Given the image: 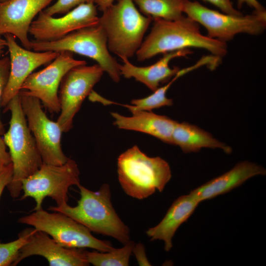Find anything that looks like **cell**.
<instances>
[{
	"label": "cell",
	"mask_w": 266,
	"mask_h": 266,
	"mask_svg": "<svg viewBox=\"0 0 266 266\" xmlns=\"http://www.w3.org/2000/svg\"><path fill=\"white\" fill-rule=\"evenodd\" d=\"M153 21L150 33L135 53L139 62L161 53L191 47L205 49L220 58L227 53L226 43L202 34L200 24L188 16L175 20L155 18Z\"/></svg>",
	"instance_id": "1"
},
{
	"label": "cell",
	"mask_w": 266,
	"mask_h": 266,
	"mask_svg": "<svg viewBox=\"0 0 266 266\" xmlns=\"http://www.w3.org/2000/svg\"><path fill=\"white\" fill-rule=\"evenodd\" d=\"M78 187L80 198L76 206L72 207L66 203L50 206L48 210L63 213L91 232L112 237L123 244L129 241V228L113 207L109 185L104 184L97 191L90 190L81 184Z\"/></svg>",
	"instance_id": "2"
},
{
	"label": "cell",
	"mask_w": 266,
	"mask_h": 266,
	"mask_svg": "<svg viewBox=\"0 0 266 266\" xmlns=\"http://www.w3.org/2000/svg\"><path fill=\"white\" fill-rule=\"evenodd\" d=\"M10 111L11 118L8 131L3 139L9 148L13 165L11 181L7 186L11 197L18 198L23 181L37 171L43 164L34 138L30 130L21 106L19 93L11 99L4 112Z\"/></svg>",
	"instance_id": "3"
},
{
	"label": "cell",
	"mask_w": 266,
	"mask_h": 266,
	"mask_svg": "<svg viewBox=\"0 0 266 266\" xmlns=\"http://www.w3.org/2000/svg\"><path fill=\"white\" fill-rule=\"evenodd\" d=\"M117 172L125 193L138 200L150 196L156 190L162 192L171 177L166 161L160 157L148 156L136 145L118 157Z\"/></svg>",
	"instance_id": "4"
},
{
	"label": "cell",
	"mask_w": 266,
	"mask_h": 266,
	"mask_svg": "<svg viewBox=\"0 0 266 266\" xmlns=\"http://www.w3.org/2000/svg\"><path fill=\"white\" fill-rule=\"evenodd\" d=\"M117 1L102 11L99 24L106 33L109 51L129 59L141 46L153 18L141 14L133 0Z\"/></svg>",
	"instance_id": "5"
},
{
	"label": "cell",
	"mask_w": 266,
	"mask_h": 266,
	"mask_svg": "<svg viewBox=\"0 0 266 266\" xmlns=\"http://www.w3.org/2000/svg\"><path fill=\"white\" fill-rule=\"evenodd\" d=\"M31 49L36 52L68 51L96 61L112 80H120L121 64L109 53L106 33L99 24L72 32L59 39L50 41L30 40Z\"/></svg>",
	"instance_id": "6"
},
{
	"label": "cell",
	"mask_w": 266,
	"mask_h": 266,
	"mask_svg": "<svg viewBox=\"0 0 266 266\" xmlns=\"http://www.w3.org/2000/svg\"><path fill=\"white\" fill-rule=\"evenodd\" d=\"M49 213L42 208L20 217L19 223L46 233L61 245L70 248H86L107 252L114 247L110 242L94 237L85 226L59 212Z\"/></svg>",
	"instance_id": "7"
},
{
	"label": "cell",
	"mask_w": 266,
	"mask_h": 266,
	"mask_svg": "<svg viewBox=\"0 0 266 266\" xmlns=\"http://www.w3.org/2000/svg\"><path fill=\"white\" fill-rule=\"evenodd\" d=\"M183 13L203 26L208 37L225 43L237 34L259 35L266 28V11H254L251 14L234 16L208 8L197 1L186 0Z\"/></svg>",
	"instance_id": "8"
},
{
	"label": "cell",
	"mask_w": 266,
	"mask_h": 266,
	"mask_svg": "<svg viewBox=\"0 0 266 266\" xmlns=\"http://www.w3.org/2000/svg\"><path fill=\"white\" fill-rule=\"evenodd\" d=\"M80 171L77 163L69 158L63 165L57 166L43 163L39 168L22 182L23 195L20 200L33 198L36 203L33 211L42 208L46 197H50L57 206L66 203L70 187L80 184Z\"/></svg>",
	"instance_id": "9"
},
{
	"label": "cell",
	"mask_w": 266,
	"mask_h": 266,
	"mask_svg": "<svg viewBox=\"0 0 266 266\" xmlns=\"http://www.w3.org/2000/svg\"><path fill=\"white\" fill-rule=\"evenodd\" d=\"M21 106L28 125L36 143L43 163L60 166L69 158L63 152L61 138L63 133L57 122L48 118L43 110L40 100L19 92Z\"/></svg>",
	"instance_id": "10"
},
{
	"label": "cell",
	"mask_w": 266,
	"mask_h": 266,
	"mask_svg": "<svg viewBox=\"0 0 266 266\" xmlns=\"http://www.w3.org/2000/svg\"><path fill=\"white\" fill-rule=\"evenodd\" d=\"M103 72L98 64L89 66L85 65L72 68L64 77L58 95L60 114L56 121L63 133L72 129L75 114Z\"/></svg>",
	"instance_id": "11"
},
{
	"label": "cell",
	"mask_w": 266,
	"mask_h": 266,
	"mask_svg": "<svg viewBox=\"0 0 266 266\" xmlns=\"http://www.w3.org/2000/svg\"><path fill=\"white\" fill-rule=\"evenodd\" d=\"M85 65H87L85 61L75 59L71 52H59L46 67L30 74L20 91L38 99L51 114L59 113L60 105L58 91L62 79L72 68Z\"/></svg>",
	"instance_id": "12"
},
{
	"label": "cell",
	"mask_w": 266,
	"mask_h": 266,
	"mask_svg": "<svg viewBox=\"0 0 266 266\" xmlns=\"http://www.w3.org/2000/svg\"><path fill=\"white\" fill-rule=\"evenodd\" d=\"M97 9L94 3L81 4L63 16L54 18L43 10L32 22L29 33L39 41L59 39L79 29L99 24Z\"/></svg>",
	"instance_id": "13"
},
{
	"label": "cell",
	"mask_w": 266,
	"mask_h": 266,
	"mask_svg": "<svg viewBox=\"0 0 266 266\" xmlns=\"http://www.w3.org/2000/svg\"><path fill=\"white\" fill-rule=\"evenodd\" d=\"M3 35L10 60L9 76L1 101V106L4 108L11 99L19 93L28 76L36 68L54 60L59 53L32 51L19 45L13 34L5 33Z\"/></svg>",
	"instance_id": "14"
},
{
	"label": "cell",
	"mask_w": 266,
	"mask_h": 266,
	"mask_svg": "<svg viewBox=\"0 0 266 266\" xmlns=\"http://www.w3.org/2000/svg\"><path fill=\"white\" fill-rule=\"evenodd\" d=\"M34 255L45 258L50 266H87L90 265L85 251L83 249L64 247L50 238L46 233L35 229L28 242L21 249L13 266L24 259Z\"/></svg>",
	"instance_id": "15"
},
{
	"label": "cell",
	"mask_w": 266,
	"mask_h": 266,
	"mask_svg": "<svg viewBox=\"0 0 266 266\" xmlns=\"http://www.w3.org/2000/svg\"><path fill=\"white\" fill-rule=\"evenodd\" d=\"M54 0H8L0 1V34L10 33L24 48L31 50L28 34L34 17Z\"/></svg>",
	"instance_id": "16"
},
{
	"label": "cell",
	"mask_w": 266,
	"mask_h": 266,
	"mask_svg": "<svg viewBox=\"0 0 266 266\" xmlns=\"http://www.w3.org/2000/svg\"><path fill=\"white\" fill-rule=\"evenodd\" d=\"M192 53L189 48L166 52L155 64L144 67L136 66L128 59L122 58L123 64L120 66L121 75L126 78H134L154 92L159 87L160 83L169 80L180 70L178 67H170V61L175 58L186 57Z\"/></svg>",
	"instance_id": "17"
},
{
	"label": "cell",
	"mask_w": 266,
	"mask_h": 266,
	"mask_svg": "<svg viewBox=\"0 0 266 266\" xmlns=\"http://www.w3.org/2000/svg\"><path fill=\"white\" fill-rule=\"evenodd\" d=\"M266 174V169L255 163L239 162L229 171L193 190L190 193L201 202L227 193L255 176Z\"/></svg>",
	"instance_id": "18"
},
{
	"label": "cell",
	"mask_w": 266,
	"mask_h": 266,
	"mask_svg": "<svg viewBox=\"0 0 266 266\" xmlns=\"http://www.w3.org/2000/svg\"><path fill=\"white\" fill-rule=\"evenodd\" d=\"M132 116H125L112 112L114 125L120 129L134 131L152 135L172 145V135L177 121L152 111H134Z\"/></svg>",
	"instance_id": "19"
},
{
	"label": "cell",
	"mask_w": 266,
	"mask_h": 266,
	"mask_svg": "<svg viewBox=\"0 0 266 266\" xmlns=\"http://www.w3.org/2000/svg\"><path fill=\"white\" fill-rule=\"evenodd\" d=\"M200 202L190 193L178 197L173 202L162 221L146 231L147 235L152 241H163L165 250L166 252L170 251L176 231L193 213Z\"/></svg>",
	"instance_id": "20"
},
{
	"label": "cell",
	"mask_w": 266,
	"mask_h": 266,
	"mask_svg": "<svg viewBox=\"0 0 266 266\" xmlns=\"http://www.w3.org/2000/svg\"><path fill=\"white\" fill-rule=\"evenodd\" d=\"M172 145L178 146L185 153L197 152L202 148H219L227 154L232 148L197 126L186 122H177L172 135Z\"/></svg>",
	"instance_id": "21"
},
{
	"label": "cell",
	"mask_w": 266,
	"mask_h": 266,
	"mask_svg": "<svg viewBox=\"0 0 266 266\" xmlns=\"http://www.w3.org/2000/svg\"><path fill=\"white\" fill-rule=\"evenodd\" d=\"M199 67L197 63L180 69L173 78L166 85L158 88L150 96L142 99L132 100V105H124L132 112L134 111H151L152 109L166 106H171L173 100L167 98L166 94L172 84L178 78Z\"/></svg>",
	"instance_id": "22"
},
{
	"label": "cell",
	"mask_w": 266,
	"mask_h": 266,
	"mask_svg": "<svg viewBox=\"0 0 266 266\" xmlns=\"http://www.w3.org/2000/svg\"><path fill=\"white\" fill-rule=\"evenodd\" d=\"M143 15L153 18L177 20L183 16L186 0H133Z\"/></svg>",
	"instance_id": "23"
},
{
	"label": "cell",
	"mask_w": 266,
	"mask_h": 266,
	"mask_svg": "<svg viewBox=\"0 0 266 266\" xmlns=\"http://www.w3.org/2000/svg\"><path fill=\"white\" fill-rule=\"evenodd\" d=\"M134 243L131 240L120 248L107 252L85 251L87 259L95 266H128Z\"/></svg>",
	"instance_id": "24"
},
{
	"label": "cell",
	"mask_w": 266,
	"mask_h": 266,
	"mask_svg": "<svg viewBox=\"0 0 266 266\" xmlns=\"http://www.w3.org/2000/svg\"><path fill=\"white\" fill-rule=\"evenodd\" d=\"M34 228H27L19 234L18 238L8 243L0 241V266H14L21 249L28 242Z\"/></svg>",
	"instance_id": "25"
},
{
	"label": "cell",
	"mask_w": 266,
	"mask_h": 266,
	"mask_svg": "<svg viewBox=\"0 0 266 266\" xmlns=\"http://www.w3.org/2000/svg\"><path fill=\"white\" fill-rule=\"evenodd\" d=\"M95 1L96 0H57L54 4L43 10V12L46 15L52 16L57 14H66L81 4L94 3Z\"/></svg>",
	"instance_id": "26"
},
{
	"label": "cell",
	"mask_w": 266,
	"mask_h": 266,
	"mask_svg": "<svg viewBox=\"0 0 266 266\" xmlns=\"http://www.w3.org/2000/svg\"><path fill=\"white\" fill-rule=\"evenodd\" d=\"M10 69V60L9 57H4L0 59V107L2 96L7 83ZM5 133L4 125L0 116V135Z\"/></svg>",
	"instance_id": "27"
},
{
	"label": "cell",
	"mask_w": 266,
	"mask_h": 266,
	"mask_svg": "<svg viewBox=\"0 0 266 266\" xmlns=\"http://www.w3.org/2000/svg\"><path fill=\"white\" fill-rule=\"evenodd\" d=\"M12 175V162L7 163L0 160V198L4 188L11 181Z\"/></svg>",
	"instance_id": "28"
},
{
	"label": "cell",
	"mask_w": 266,
	"mask_h": 266,
	"mask_svg": "<svg viewBox=\"0 0 266 266\" xmlns=\"http://www.w3.org/2000/svg\"><path fill=\"white\" fill-rule=\"evenodd\" d=\"M218 7L226 14L242 16L243 14L239 10L234 8L231 0H204Z\"/></svg>",
	"instance_id": "29"
},
{
	"label": "cell",
	"mask_w": 266,
	"mask_h": 266,
	"mask_svg": "<svg viewBox=\"0 0 266 266\" xmlns=\"http://www.w3.org/2000/svg\"><path fill=\"white\" fill-rule=\"evenodd\" d=\"M134 254L137 263L139 266H151V264L148 260L144 246L141 243L134 244L133 252Z\"/></svg>",
	"instance_id": "30"
},
{
	"label": "cell",
	"mask_w": 266,
	"mask_h": 266,
	"mask_svg": "<svg viewBox=\"0 0 266 266\" xmlns=\"http://www.w3.org/2000/svg\"><path fill=\"white\" fill-rule=\"evenodd\" d=\"M244 3L254 9V11L261 12L266 11L265 7L257 0H238L237 7L240 8Z\"/></svg>",
	"instance_id": "31"
},
{
	"label": "cell",
	"mask_w": 266,
	"mask_h": 266,
	"mask_svg": "<svg viewBox=\"0 0 266 266\" xmlns=\"http://www.w3.org/2000/svg\"><path fill=\"white\" fill-rule=\"evenodd\" d=\"M0 160L7 163L11 162L9 152L6 151V146L3 138L0 135Z\"/></svg>",
	"instance_id": "32"
},
{
	"label": "cell",
	"mask_w": 266,
	"mask_h": 266,
	"mask_svg": "<svg viewBox=\"0 0 266 266\" xmlns=\"http://www.w3.org/2000/svg\"><path fill=\"white\" fill-rule=\"evenodd\" d=\"M114 0H96L95 2L100 10L102 11L113 3Z\"/></svg>",
	"instance_id": "33"
},
{
	"label": "cell",
	"mask_w": 266,
	"mask_h": 266,
	"mask_svg": "<svg viewBox=\"0 0 266 266\" xmlns=\"http://www.w3.org/2000/svg\"><path fill=\"white\" fill-rule=\"evenodd\" d=\"M7 46L6 41L5 38L1 37L0 34V59L2 58L5 47Z\"/></svg>",
	"instance_id": "34"
},
{
	"label": "cell",
	"mask_w": 266,
	"mask_h": 266,
	"mask_svg": "<svg viewBox=\"0 0 266 266\" xmlns=\"http://www.w3.org/2000/svg\"><path fill=\"white\" fill-rule=\"evenodd\" d=\"M8 0H0V2H4V1H7Z\"/></svg>",
	"instance_id": "35"
}]
</instances>
